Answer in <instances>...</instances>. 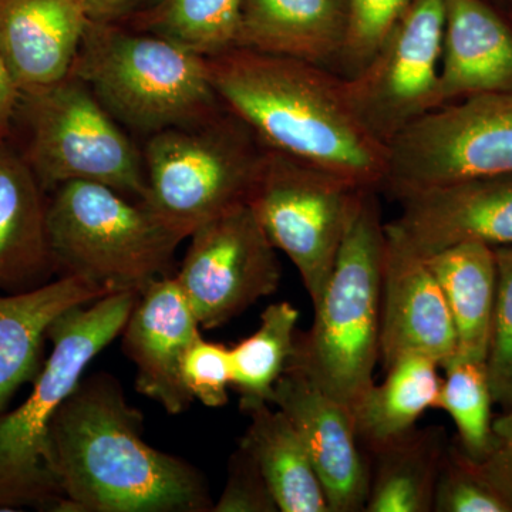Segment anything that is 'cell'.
Wrapping results in <instances>:
<instances>
[{"label":"cell","instance_id":"6da1fadb","mask_svg":"<svg viewBox=\"0 0 512 512\" xmlns=\"http://www.w3.org/2000/svg\"><path fill=\"white\" fill-rule=\"evenodd\" d=\"M143 413L107 373L80 380L50 427L57 512H210L207 480L143 439Z\"/></svg>","mask_w":512,"mask_h":512},{"label":"cell","instance_id":"7a4b0ae2","mask_svg":"<svg viewBox=\"0 0 512 512\" xmlns=\"http://www.w3.org/2000/svg\"><path fill=\"white\" fill-rule=\"evenodd\" d=\"M222 103L271 150L380 190L389 146L359 119L345 79L319 64L234 47L205 57Z\"/></svg>","mask_w":512,"mask_h":512},{"label":"cell","instance_id":"3957f363","mask_svg":"<svg viewBox=\"0 0 512 512\" xmlns=\"http://www.w3.org/2000/svg\"><path fill=\"white\" fill-rule=\"evenodd\" d=\"M376 188H359L345 237L312 328L296 335L288 366L305 373L323 392L355 409L375 383L380 359V318L386 222Z\"/></svg>","mask_w":512,"mask_h":512},{"label":"cell","instance_id":"277c9868","mask_svg":"<svg viewBox=\"0 0 512 512\" xmlns=\"http://www.w3.org/2000/svg\"><path fill=\"white\" fill-rule=\"evenodd\" d=\"M70 73L120 126L144 137L197 126L225 109L205 57L123 22L90 20Z\"/></svg>","mask_w":512,"mask_h":512},{"label":"cell","instance_id":"5b68a950","mask_svg":"<svg viewBox=\"0 0 512 512\" xmlns=\"http://www.w3.org/2000/svg\"><path fill=\"white\" fill-rule=\"evenodd\" d=\"M140 293L114 292L74 306L50 325L52 352L32 393L0 416V510L37 507L56 511L62 493L49 460L50 427L84 370L126 326Z\"/></svg>","mask_w":512,"mask_h":512},{"label":"cell","instance_id":"8992f818","mask_svg":"<svg viewBox=\"0 0 512 512\" xmlns=\"http://www.w3.org/2000/svg\"><path fill=\"white\" fill-rule=\"evenodd\" d=\"M47 232L57 276L84 279L110 293H140L171 276L184 241L143 202L87 181L52 191Z\"/></svg>","mask_w":512,"mask_h":512},{"label":"cell","instance_id":"52a82bcc","mask_svg":"<svg viewBox=\"0 0 512 512\" xmlns=\"http://www.w3.org/2000/svg\"><path fill=\"white\" fill-rule=\"evenodd\" d=\"M146 204L181 238L252 200L268 147L234 111L147 137Z\"/></svg>","mask_w":512,"mask_h":512},{"label":"cell","instance_id":"ba28073f","mask_svg":"<svg viewBox=\"0 0 512 512\" xmlns=\"http://www.w3.org/2000/svg\"><path fill=\"white\" fill-rule=\"evenodd\" d=\"M16 126L25 133L20 153L46 192L87 181L131 200L146 197L143 151L74 74L22 93Z\"/></svg>","mask_w":512,"mask_h":512},{"label":"cell","instance_id":"9c48e42d","mask_svg":"<svg viewBox=\"0 0 512 512\" xmlns=\"http://www.w3.org/2000/svg\"><path fill=\"white\" fill-rule=\"evenodd\" d=\"M512 173V92L454 101L389 144L380 190L394 200L470 178Z\"/></svg>","mask_w":512,"mask_h":512},{"label":"cell","instance_id":"30bf717a","mask_svg":"<svg viewBox=\"0 0 512 512\" xmlns=\"http://www.w3.org/2000/svg\"><path fill=\"white\" fill-rule=\"evenodd\" d=\"M359 187L268 148L249 202L269 241L301 275L312 305L325 291Z\"/></svg>","mask_w":512,"mask_h":512},{"label":"cell","instance_id":"8fae6325","mask_svg":"<svg viewBox=\"0 0 512 512\" xmlns=\"http://www.w3.org/2000/svg\"><path fill=\"white\" fill-rule=\"evenodd\" d=\"M444 18V0H413L375 56L343 77L353 110L386 146L441 106Z\"/></svg>","mask_w":512,"mask_h":512},{"label":"cell","instance_id":"7c38bea8","mask_svg":"<svg viewBox=\"0 0 512 512\" xmlns=\"http://www.w3.org/2000/svg\"><path fill=\"white\" fill-rule=\"evenodd\" d=\"M175 275L201 329L221 328L281 284L278 249L251 205H242L191 234Z\"/></svg>","mask_w":512,"mask_h":512},{"label":"cell","instance_id":"4fadbf2b","mask_svg":"<svg viewBox=\"0 0 512 512\" xmlns=\"http://www.w3.org/2000/svg\"><path fill=\"white\" fill-rule=\"evenodd\" d=\"M386 229L421 258L480 242L512 245V173L470 178L407 195Z\"/></svg>","mask_w":512,"mask_h":512},{"label":"cell","instance_id":"5bb4252c","mask_svg":"<svg viewBox=\"0 0 512 512\" xmlns=\"http://www.w3.org/2000/svg\"><path fill=\"white\" fill-rule=\"evenodd\" d=\"M269 404L298 431L325 488L330 511L365 512L370 461L357 439L353 410L295 367H286Z\"/></svg>","mask_w":512,"mask_h":512},{"label":"cell","instance_id":"9a60e30c","mask_svg":"<svg viewBox=\"0 0 512 512\" xmlns=\"http://www.w3.org/2000/svg\"><path fill=\"white\" fill-rule=\"evenodd\" d=\"M407 355L427 356L443 367L457 355L456 326L424 258L386 229L380 359L386 369Z\"/></svg>","mask_w":512,"mask_h":512},{"label":"cell","instance_id":"2e32d148","mask_svg":"<svg viewBox=\"0 0 512 512\" xmlns=\"http://www.w3.org/2000/svg\"><path fill=\"white\" fill-rule=\"evenodd\" d=\"M200 330L177 279L165 276L140 292L121 332L123 352L137 369V392L168 414L184 413L194 402L185 389L181 363Z\"/></svg>","mask_w":512,"mask_h":512},{"label":"cell","instance_id":"e0dca14e","mask_svg":"<svg viewBox=\"0 0 512 512\" xmlns=\"http://www.w3.org/2000/svg\"><path fill=\"white\" fill-rule=\"evenodd\" d=\"M90 20L83 0H0V55L20 92L69 76Z\"/></svg>","mask_w":512,"mask_h":512},{"label":"cell","instance_id":"ac0fdd59","mask_svg":"<svg viewBox=\"0 0 512 512\" xmlns=\"http://www.w3.org/2000/svg\"><path fill=\"white\" fill-rule=\"evenodd\" d=\"M47 192L12 141H0V291H32L56 275Z\"/></svg>","mask_w":512,"mask_h":512},{"label":"cell","instance_id":"d6986e66","mask_svg":"<svg viewBox=\"0 0 512 512\" xmlns=\"http://www.w3.org/2000/svg\"><path fill=\"white\" fill-rule=\"evenodd\" d=\"M444 6L441 106L512 92V30L507 23L483 0H444Z\"/></svg>","mask_w":512,"mask_h":512},{"label":"cell","instance_id":"ffe728a7","mask_svg":"<svg viewBox=\"0 0 512 512\" xmlns=\"http://www.w3.org/2000/svg\"><path fill=\"white\" fill-rule=\"evenodd\" d=\"M348 30L349 0H244L237 47L326 67Z\"/></svg>","mask_w":512,"mask_h":512},{"label":"cell","instance_id":"44dd1931","mask_svg":"<svg viewBox=\"0 0 512 512\" xmlns=\"http://www.w3.org/2000/svg\"><path fill=\"white\" fill-rule=\"evenodd\" d=\"M109 293L84 279L59 276L32 291L0 296V413L23 384L39 376L50 325L74 306Z\"/></svg>","mask_w":512,"mask_h":512},{"label":"cell","instance_id":"7402d4cb","mask_svg":"<svg viewBox=\"0 0 512 512\" xmlns=\"http://www.w3.org/2000/svg\"><path fill=\"white\" fill-rule=\"evenodd\" d=\"M436 276L457 333L458 355L484 360L497 296V258L490 245L464 242L424 258Z\"/></svg>","mask_w":512,"mask_h":512},{"label":"cell","instance_id":"603a6c76","mask_svg":"<svg viewBox=\"0 0 512 512\" xmlns=\"http://www.w3.org/2000/svg\"><path fill=\"white\" fill-rule=\"evenodd\" d=\"M262 404L251 417L239 446L261 468L281 512H332L322 481L298 431L281 410Z\"/></svg>","mask_w":512,"mask_h":512},{"label":"cell","instance_id":"cb8c5ba5","mask_svg":"<svg viewBox=\"0 0 512 512\" xmlns=\"http://www.w3.org/2000/svg\"><path fill=\"white\" fill-rule=\"evenodd\" d=\"M440 365L427 356L407 355L386 367L383 383H373L355 409L360 446L370 454L416 427L426 410L437 406Z\"/></svg>","mask_w":512,"mask_h":512},{"label":"cell","instance_id":"d4e9b609","mask_svg":"<svg viewBox=\"0 0 512 512\" xmlns=\"http://www.w3.org/2000/svg\"><path fill=\"white\" fill-rule=\"evenodd\" d=\"M446 431L439 426L410 430L370 453L365 512H431Z\"/></svg>","mask_w":512,"mask_h":512},{"label":"cell","instance_id":"484cf974","mask_svg":"<svg viewBox=\"0 0 512 512\" xmlns=\"http://www.w3.org/2000/svg\"><path fill=\"white\" fill-rule=\"evenodd\" d=\"M242 5L244 0H157L121 22L212 57L237 47Z\"/></svg>","mask_w":512,"mask_h":512},{"label":"cell","instance_id":"4316f807","mask_svg":"<svg viewBox=\"0 0 512 512\" xmlns=\"http://www.w3.org/2000/svg\"><path fill=\"white\" fill-rule=\"evenodd\" d=\"M298 320L299 311L291 303H272L262 313L258 330L231 349L232 386L242 412L269 404L275 383L295 353Z\"/></svg>","mask_w":512,"mask_h":512},{"label":"cell","instance_id":"83f0119b","mask_svg":"<svg viewBox=\"0 0 512 512\" xmlns=\"http://www.w3.org/2000/svg\"><path fill=\"white\" fill-rule=\"evenodd\" d=\"M436 409L450 414L460 436L461 448L468 457L483 461L494 446L491 423V396L484 360L457 355L443 366Z\"/></svg>","mask_w":512,"mask_h":512},{"label":"cell","instance_id":"f1b7e54d","mask_svg":"<svg viewBox=\"0 0 512 512\" xmlns=\"http://www.w3.org/2000/svg\"><path fill=\"white\" fill-rule=\"evenodd\" d=\"M434 512H512L507 495L490 480L480 461L448 446L441 460Z\"/></svg>","mask_w":512,"mask_h":512},{"label":"cell","instance_id":"f546056e","mask_svg":"<svg viewBox=\"0 0 512 512\" xmlns=\"http://www.w3.org/2000/svg\"><path fill=\"white\" fill-rule=\"evenodd\" d=\"M497 296L485 370L493 402L512 414V245L494 248Z\"/></svg>","mask_w":512,"mask_h":512},{"label":"cell","instance_id":"4dcf8cb0","mask_svg":"<svg viewBox=\"0 0 512 512\" xmlns=\"http://www.w3.org/2000/svg\"><path fill=\"white\" fill-rule=\"evenodd\" d=\"M413 0H349V30L338 63L343 77L359 72L384 42Z\"/></svg>","mask_w":512,"mask_h":512},{"label":"cell","instance_id":"1f68e13d","mask_svg":"<svg viewBox=\"0 0 512 512\" xmlns=\"http://www.w3.org/2000/svg\"><path fill=\"white\" fill-rule=\"evenodd\" d=\"M181 377L192 399L217 409L228 403L232 386L231 349L221 343L208 342L200 336L188 346L181 363Z\"/></svg>","mask_w":512,"mask_h":512},{"label":"cell","instance_id":"d6a6232c","mask_svg":"<svg viewBox=\"0 0 512 512\" xmlns=\"http://www.w3.org/2000/svg\"><path fill=\"white\" fill-rule=\"evenodd\" d=\"M274 495L254 457L239 446L228 461V476L212 512H278Z\"/></svg>","mask_w":512,"mask_h":512},{"label":"cell","instance_id":"836d02e7","mask_svg":"<svg viewBox=\"0 0 512 512\" xmlns=\"http://www.w3.org/2000/svg\"><path fill=\"white\" fill-rule=\"evenodd\" d=\"M494 446L480 461L485 473L512 503V414L493 424Z\"/></svg>","mask_w":512,"mask_h":512},{"label":"cell","instance_id":"e575fe53","mask_svg":"<svg viewBox=\"0 0 512 512\" xmlns=\"http://www.w3.org/2000/svg\"><path fill=\"white\" fill-rule=\"evenodd\" d=\"M20 92L8 63L0 55V141L10 140L18 114Z\"/></svg>","mask_w":512,"mask_h":512},{"label":"cell","instance_id":"d590c367","mask_svg":"<svg viewBox=\"0 0 512 512\" xmlns=\"http://www.w3.org/2000/svg\"><path fill=\"white\" fill-rule=\"evenodd\" d=\"M90 19L121 22L147 6V0H83Z\"/></svg>","mask_w":512,"mask_h":512}]
</instances>
